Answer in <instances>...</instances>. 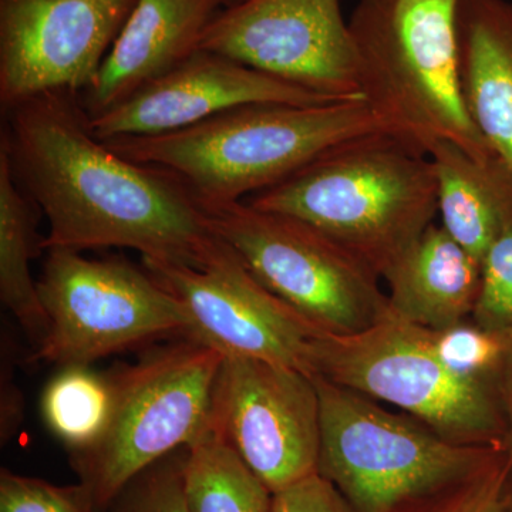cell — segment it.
Segmentation results:
<instances>
[{
  "label": "cell",
  "instance_id": "cell-7",
  "mask_svg": "<svg viewBox=\"0 0 512 512\" xmlns=\"http://www.w3.org/2000/svg\"><path fill=\"white\" fill-rule=\"evenodd\" d=\"M320 402L318 473L353 512H394L467 476L504 446H470L441 437L413 417L313 376Z\"/></svg>",
  "mask_w": 512,
  "mask_h": 512
},
{
  "label": "cell",
  "instance_id": "cell-12",
  "mask_svg": "<svg viewBox=\"0 0 512 512\" xmlns=\"http://www.w3.org/2000/svg\"><path fill=\"white\" fill-rule=\"evenodd\" d=\"M200 50L332 100H363L340 0H241L221 10Z\"/></svg>",
  "mask_w": 512,
  "mask_h": 512
},
{
  "label": "cell",
  "instance_id": "cell-26",
  "mask_svg": "<svg viewBox=\"0 0 512 512\" xmlns=\"http://www.w3.org/2000/svg\"><path fill=\"white\" fill-rule=\"evenodd\" d=\"M0 512H97L82 485H56L42 478L0 471Z\"/></svg>",
  "mask_w": 512,
  "mask_h": 512
},
{
  "label": "cell",
  "instance_id": "cell-21",
  "mask_svg": "<svg viewBox=\"0 0 512 512\" xmlns=\"http://www.w3.org/2000/svg\"><path fill=\"white\" fill-rule=\"evenodd\" d=\"M111 403L109 373L96 372L92 366H67L46 384L40 410L49 430L73 453L99 439Z\"/></svg>",
  "mask_w": 512,
  "mask_h": 512
},
{
  "label": "cell",
  "instance_id": "cell-17",
  "mask_svg": "<svg viewBox=\"0 0 512 512\" xmlns=\"http://www.w3.org/2000/svg\"><path fill=\"white\" fill-rule=\"evenodd\" d=\"M390 311L430 330L471 318L481 288V262L431 224L383 276Z\"/></svg>",
  "mask_w": 512,
  "mask_h": 512
},
{
  "label": "cell",
  "instance_id": "cell-19",
  "mask_svg": "<svg viewBox=\"0 0 512 512\" xmlns=\"http://www.w3.org/2000/svg\"><path fill=\"white\" fill-rule=\"evenodd\" d=\"M42 212L23 190L13 173L8 151L0 146V299L18 320L36 348L45 339L49 320L39 286L32 275V261L43 251L39 235Z\"/></svg>",
  "mask_w": 512,
  "mask_h": 512
},
{
  "label": "cell",
  "instance_id": "cell-14",
  "mask_svg": "<svg viewBox=\"0 0 512 512\" xmlns=\"http://www.w3.org/2000/svg\"><path fill=\"white\" fill-rule=\"evenodd\" d=\"M295 84L218 53L198 50L170 73L148 83L117 106L90 116L100 140L157 136L184 130L249 104L333 103Z\"/></svg>",
  "mask_w": 512,
  "mask_h": 512
},
{
  "label": "cell",
  "instance_id": "cell-30",
  "mask_svg": "<svg viewBox=\"0 0 512 512\" xmlns=\"http://www.w3.org/2000/svg\"><path fill=\"white\" fill-rule=\"evenodd\" d=\"M503 503L505 512H512V463L508 470L507 478H505L503 488Z\"/></svg>",
  "mask_w": 512,
  "mask_h": 512
},
{
  "label": "cell",
  "instance_id": "cell-29",
  "mask_svg": "<svg viewBox=\"0 0 512 512\" xmlns=\"http://www.w3.org/2000/svg\"><path fill=\"white\" fill-rule=\"evenodd\" d=\"M501 336H503V353L498 366L497 386L505 423H507L504 446L512 453V332Z\"/></svg>",
  "mask_w": 512,
  "mask_h": 512
},
{
  "label": "cell",
  "instance_id": "cell-27",
  "mask_svg": "<svg viewBox=\"0 0 512 512\" xmlns=\"http://www.w3.org/2000/svg\"><path fill=\"white\" fill-rule=\"evenodd\" d=\"M272 512H353L335 485L319 473L274 494Z\"/></svg>",
  "mask_w": 512,
  "mask_h": 512
},
{
  "label": "cell",
  "instance_id": "cell-9",
  "mask_svg": "<svg viewBox=\"0 0 512 512\" xmlns=\"http://www.w3.org/2000/svg\"><path fill=\"white\" fill-rule=\"evenodd\" d=\"M202 208L248 271L319 328L352 335L389 311L380 276L312 225L247 201Z\"/></svg>",
  "mask_w": 512,
  "mask_h": 512
},
{
  "label": "cell",
  "instance_id": "cell-10",
  "mask_svg": "<svg viewBox=\"0 0 512 512\" xmlns=\"http://www.w3.org/2000/svg\"><path fill=\"white\" fill-rule=\"evenodd\" d=\"M211 430L272 494L318 473L320 402L313 376L269 360L224 356Z\"/></svg>",
  "mask_w": 512,
  "mask_h": 512
},
{
  "label": "cell",
  "instance_id": "cell-16",
  "mask_svg": "<svg viewBox=\"0 0 512 512\" xmlns=\"http://www.w3.org/2000/svg\"><path fill=\"white\" fill-rule=\"evenodd\" d=\"M457 36L468 113L512 167V0H460Z\"/></svg>",
  "mask_w": 512,
  "mask_h": 512
},
{
  "label": "cell",
  "instance_id": "cell-31",
  "mask_svg": "<svg viewBox=\"0 0 512 512\" xmlns=\"http://www.w3.org/2000/svg\"><path fill=\"white\" fill-rule=\"evenodd\" d=\"M241 2V0H231V5H234V3Z\"/></svg>",
  "mask_w": 512,
  "mask_h": 512
},
{
  "label": "cell",
  "instance_id": "cell-23",
  "mask_svg": "<svg viewBox=\"0 0 512 512\" xmlns=\"http://www.w3.org/2000/svg\"><path fill=\"white\" fill-rule=\"evenodd\" d=\"M185 447L134 477L109 512H190L184 495Z\"/></svg>",
  "mask_w": 512,
  "mask_h": 512
},
{
  "label": "cell",
  "instance_id": "cell-15",
  "mask_svg": "<svg viewBox=\"0 0 512 512\" xmlns=\"http://www.w3.org/2000/svg\"><path fill=\"white\" fill-rule=\"evenodd\" d=\"M231 0H137L82 103L89 116L117 106L200 50Z\"/></svg>",
  "mask_w": 512,
  "mask_h": 512
},
{
  "label": "cell",
  "instance_id": "cell-28",
  "mask_svg": "<svg viewBox=\"0 0 512 512\" xmlns=\"http://www.w3.org/2000/svg\"><path fill=\"white\" fill-rule=\"evenodd\" d=\"M2 412H0V434L2 443L9 440L19 429L23 420L22 396L18 387L12 383V343L9 339L2 342Z\"/></svg>",
  "mask_w": 512,
  "mask_h": 512
},
{
  "label": "cell",
  "instance_id": "cell-11",
  "mask_svg": "<svg viewBox=\"0 0 512 512\" xmlns=\"http://www.w3.org/2000/svg\"><path fill=\"white\" fill-rule=\"evenodd\" d=\"M183 305L188 339L222 356L269 360L313 376L312 350L322 328L268 291L218 239L200 268L144 261Z\"/></svg>",
  "mask_w": 512,
  "mask_h": 512
},
{
  "label": "cell",
  "instance_id": "cell-22",
  "mask_svg": "<svg viewBox=\"0 0 512 512\" xmlns=\"http://www.w3.org/2000/svg\"><path fill=\"white\" fill-rule=\"evenodd\" d=\"M512 453L501 447L467 476L409 501L394 512H505L503 488Z\"/></svg>",
  "mask_w": 512,
  "mask_h": 512
},
{
  "label": "cell",
  "instance_id": "cell-18",
  "mask_svg": "<svg viewBox=\"0 0 512 512\" xmlns=\"http://www.w3.org/2000/svg\"><path fill=\"white\" fill-rule=\"evenodd\" d=\"M441 225L468 254L483 262L488 249L512 229V167L494 156L478 161L453 143L429 153Z\"/></svg>",
  "mask_w": 512,
  "mask_h": 512
},
{
  "label": "cell",
  "instance_id": "cell-6",
  "mask_svg": "<svg viewBox=\"0 0 512 512\" xmlns=\"http://www.w3.org/2000/svg\"><path fill=\"white\" fill-rule=\"evenodd\" d=\"M312 369L313 376L399 407L444 439L504 446L507 423L497 382L451 370L434 348L433 332L390 308L362 332L322 330L313 343Z\"/></svg>",
  "mask_w": 512,
  "mask_h": 512
},
{
  "label": "cell",
  "instance_id": "cell-1",
  "mask_svg": "<svg viewBox=\"0 0 512 512\" xmlns=\"http://www.w3.org/2000/svg\"><path fill=\"white\" fill-rule=\"evenodd\" d=\"M6 111L0 146L46 217L43 251L130 248L144 261L200 268L217 247L190 188L97 138L80 94L52 90Z\"/></svg>",
  "mask_w": 512,
  "mask_h": 512
},
{
  "label": "cell",
  "instance_id": "cell-3",
  "mask_svg": "<svg viewBox=\"0 0 512 512\" xmlns=\"http://www.w3.org/2000/svg\"><path fill=\"white\" fill-rule=\"evenodd\" d=\"M247 202L312 225L383 279L433 224L437 184L429 154L375 133L330 148Z\"/></svg>",
  "mask_w": 512,
  "mask_h": 512
},
{
  "label": "cell",
  "instance_id": "cell-13",
  "mask_svg": "<svg viewBox=\"0 0 512 512\" xmlns=\"http://www.w3.org/2000/svg\"><path fill=\"white\" fill-rule=\"evenodd\" d=\"M137 0H0V103L90 89Z\"/></svg>",
  "mask_w": 512,
  "mask_h": 512
},
{
  "label": "cell",
  "instance_id": "cell-4",
  "mask_svg": "<svg viewBox=\"0 0 512 512\" xmlns=\"http://www.w3.org/2000/svg\"><path fill=\"white\" fill-rule=\"evenodd\" d=\"M460 0H357L349 19L360 94L387 133L429 154L453 143L494 157L471 120L460 82Z\"/></svg>",
  "mask_w": 512,
  "mask_h": 512
},
{
  "label": "cell",
  "instance_id": "cell-5",
  "mask_svg": "<svg viewBox=\"0 0 512 512\" xmlns=\"http://www.w3.org/2000/svg\"><path fill=\"white\" fill-rule=\"evenodd\" d=\"M222 360L217 350L183 338L109 372V421L93 444L69 453L97 512H109L138 474L208 433Z\"/></svg>",
  "mask_w": 512,
  "mask_h": 512
},
{
  "label": "cell",
  "instance_id": "cell-24",
  "mask_svg": "<svg viewBox=\"0 0 512 512\" xmlns=\"http://www.w3.org/2000/svg\"><path fill=\"white\" fill-rule=\"evenodd\" d=\"M433 332L434 348L444 365L460 375L497 382L503 336L481 329L474 322Z\"/></svg>",
  "mask_w": 512,
  "mask_h": 512
},
{
  "label": "cell",
  "instance_id": "cell-8",
  "mask_svg": "<svg viewBox=\"0 0 512 512\" xmlns=\"http://www.w3.org/2000/svg\"><path fill=\"white\" fill-rule=\"evenodd\" d=\"M37 286L49 329L26 355L30 365L92 366L144 343L190 335L180 301L126 259L49 249Z\"/></svg>",
  "mask_w": 512,
  "mask_h": 512
},
{
  "label": "cell",
  "instance_id": "cell-20",
  "mask_svg": "<svg viewBox=\"0 0 512 512\" xmlns=\"http://www.w3.org/2000/svg\"><path fill=\"white\" fill-rule=\"evenodd\" d=\"M184 495L190 512H272L274 498L211 429L185 447Z\"/></svg>",
  "mask_w": 512,
  "mask_h": 512
},
{
  "label": "cell",
  "instance_id": "cell-25",
  "mask_svg": "<svg viewBox=\"0 0 512 512\" xmlns=\"http://www.w3.org/2000/svg\"><path fill=\"white\" fill-rule=\"evenodd\" d=\"M471 320L494 335L512 332V229L481 262V288Z\"/></svg>",
  "mask_w": 512,
  "mask_h": 512
},
{
  "label": "cell",
  "instance_id": "cell-2",
  "mask_svg": "<svg viewBox=\"0 0 512 512\" xmlns=\"http://www.w3.org/2000/svg\"><path fill=\"white\" fill-rule=\"evenodd\" d=\"M387 133L363 100L249 104L184 130L106 140L136 163L177 175L201 207L245 201L298 173L330 148Z\"/></svg>",
  "mask_w": 512,
  "mask_h": 512
}]
</instances>
